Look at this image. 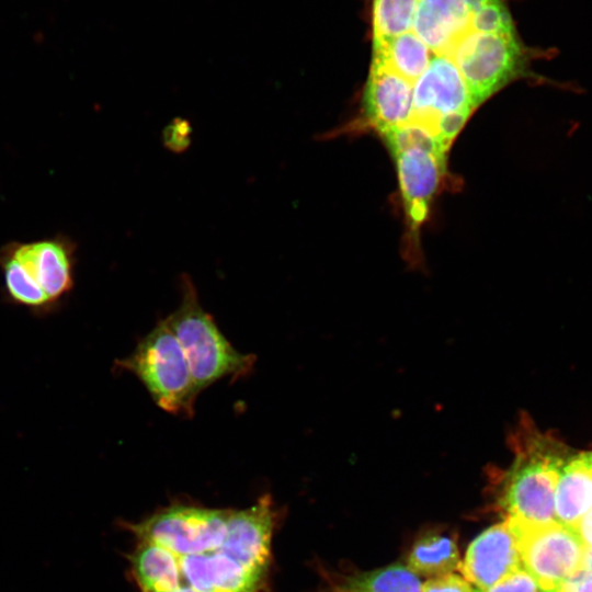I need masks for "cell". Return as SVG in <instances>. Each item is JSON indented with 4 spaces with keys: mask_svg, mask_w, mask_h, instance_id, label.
<instances>
[{
    "mask_svg": "<svg viewBox=\"0 0 592 592\" xmlns=\"http://www.w3.org/2000/svg\"><path fill=\"white\" fill-rule=\"evenodd\" d=\"M412 88V119L434 134L440 121L457 114L470 115L476 109L459 69L448 56L431 55Z\"/></svg>",
    "mask_w": 592,
    "mask_h": 592,
    "instance_id": "obj_8",
    "label": "cell"
},
{
    "mask_svg": "<svg viewBox=\"0 0 592 592\" xmlns=\"http://www.w3.org/2000/svg\"><path fill=\"white\" fill-rule=\"evenodd\" d=\"M592 506V451L569 458L560 473L555 493L558 523L576 527Z\"/></svg>",
    "mask_w": 592,
    "mask_h": 592,
    "instance_id": "obj_13",
    "label": "cell"
},
{
    "mask_svg": "<svg viewBox=\"0 0 592 592\" xmlns=\"http://www.w3.org/2000/svg\"><path fill=\"white\" fill-rule=\"evenodd\" d=\"M179 287L181 301L164 321L185 354L198 392L225 377L236 379L251 373L255 356L240 353L229 343L200 304L191 276L182 274Z\"/></svg>",
    "mask_w": 592,
    "mask_h": 592,
    "instance_id": "obj_3",
    "label": "cell"
},
{
    "mask_svg": "<svg viewBox=\"0 0 592 592\" xmlns=\"http://www.w3.org/2000/svg\"><path fill=\"white\" fill-rule=\"evenodd\" d=\"M171 554L178 573L175 590L187 588L195 592H259L266 577L265 573L239 563L228 555L224 545L202 553Z\"/></svg>",
    "mask_w": 592,
    "mask_h": 592,
    "instance_id": "obj_10",
    "label": "cell"
},
{
    "mask_svg": "<svg viewBox=\"0 0 592 592\" xmlns=\"http://www.w3.org/2000/svg\"><path fill=\"white\" fill-rule=\"evenodd\" d=\"M412 84L376 60H372L363 94V112L380 135L412 119Z\"/></svg>",
    "mask_w": 592,
    "mask_h": 592,
    "instance_id": "obj_12",
    "label": "cell"
},
{
    "mask_svg": "<svg viewBox=\"0 0 592 592\" xmlns=\"http://www.w3.org/2000/svg\"><path fill=\"white\" fill-rule=\"evenodd\" d=\"M421 592H474V590L464 578L446 573L425 581L421 585Z\"/></svg>",
    "mask_w": 592,
    "mask_h": 592,
    "instance_id": "obj_18",
    "label": "cell"
},
{
    "mask_svg": "<svg viewBox=\"0 0 592 592\" xmlns=\"http://www.w3.org/2000/svg\"><path fill=\"white\" fill-rule=\"evenodd\" d=\"M582 569L592 572V547H585L584 549Z\"/></svg>",
    "mask_w": 592,
    "mask_h": 592,
    "instance_id": "obj_21",
    "label": "cell"
},
{
    "mask_svg": "<svg viewBox=\"0 0 592 592\" xmlns=\"http://www.w3.org/2000/svg\"><path fill=\"white\" fill-rule=\"evenodd\" d=\"M77 251V242L62 232L2 244L4 301L42 317L60 309L75 288Z\"/></svg>",
    "mask_w": 592,
    "mask_h": 592,
    "instance_id": "obj_2",
    "label": "cell"
},
{
    "mask_svg": "<svg viewBox=\"0 0 592 592\" xmlns=\"http://www.w3.org/2000/svg\"><path fill=\"white\" fill-rule=\"evenodd\" d=\"M543 592H557V590H551V591H543Z\"/></svg>",
    "mask_w": 592,
    "mask_h": 592,
    "instance_id": "obj_23",
    "label": "cell"
},
{
    "mask_svg": "<svg viewBox=\"0 0 592 592\" xmlns=\"http://www.w3.org/2000/svg\"><path fill=\"white\" fill-rule=\"evenodd\" d=\"M520 567L519 537L504 520L473 540L458 569L476 590L485 591Z\"/></svg>",
    "mask_w": 592,
    "mask_h": 592,
    "instance_id": "obj_11",
    "label": "cell"
},
{
    "mask_svg": "<svg viewBox=\"0 0 592 592\" xmlns=\"http://www.w3.org/2000/svg\"><path fill=\"white\" fill-rule=\"evenodd\" d=\"M171 592H195L191 589H187V588H183V589H178V590H174V591H171Z\"/></svg>",
    "mask_w": 592,
    "mask_h": 592,
    "instance_id": "obj_22",
    "label": "cell"
},
{
    "mask_svg": "<svg viewBox=\"0 0 592 592\" xmlns=\"http://www.w3.org/2000/svg\"><path fill=\"white\" fill-rule=\"evenodd\" d=\"M339 592H421V583L407 567L395 565L358 576Z\"/></svg>",
    "mask_w": 592,
    "mask_h": 592,
    "instance_id": "obj_15",
    "label": "cell"
},
{
    "mask_svg": "<svg viewBox=\"0 0 592 592\" xmlns=\"http://www.w3.org/2000/svg\"><path fill=\"white\" fill-rule=\"evenodd\" d=\"M511 465L501 471L499 503L515 532L557 522L555 493L566 452L523 418L511 434Z\"/></svg>",
    "mask_w": 592,
    "mask_h": 592,
    "instance_id": "obj_1",
    "label": "cell"
},
{
    "mask_svg": "<svg viewBox=\"0 0 592 592\" xmlns=\"http://www.w3.org/2000/svg\"><path fill=\"white\" fill-rule=\"evenodd\" d=\"M114 367L135 375L156 405L168 413L190 418L200 394L185 354L164 319L159 321Z\"/></svg>",
    "mask_w": 592,
    "mask_h": 592,
    "instance_id": "obj_5",
    "label": "cell"
},
{
    "mask_svg": "<svg viewBox=\"0 0 592 592\" xmlns=\"http://www.w3.org/2000/svg\"><path fill=\"white\" fill-rule=\"evenodd\" d=\"M515 533L522 567L542 591L557 590L582 569L585 546L576 528L555 522Z\"/></svg>",
    "mask_w": 592,
    "mask_h": 592,
    "instance_id": "obj_7",
    "label": "cell"
},
{
    "mask_svg": "<svg viewBox=\"0 0 592 592\" xmlns=\"http://www.w3.org/2000/svg\"><path fill=\"white\" fill-rule=\"evenodd\" d=\"M581 540L585 547H592V506L576 525Z\"/></svg>",
    "mask_w": 592,
    "mask_h": 592,
    "instance_id": "obj_20",
    "label": "cell"
},
{
    "mask_svg": "<svg viewBox=\"0 0 592 592\" xmlns=\"http://www.w3.org/2000/svg\"><path fill=\"white\" fill-rule=\"evenodd\" d=\"M230 510L173 504L148 519L130 524L138 540L155 543L175 555L220 547L227 533Z\"/></svg>",
    "mask_w": 592,
    "mask_h": 592,
    "instance_id": "obj_6",
    "label": "cell"
},
{
    "mask_svg": "<svg viewBox=\"0 0 592 592\" xmlns=\"http://www.w3.org/2000/svg\"><path fill=\"white\" fill-rule=\"evenodd\" d=\"M539 589L535 579L523 567H520L491 588L485 591L474 590V592H538Z\"/></svg>",
    "mask_w": 592,
    "mask_h": 592,
    "instance_id": "obj_17",
    "label": "cell"
},
{
    "mask_svg": "<svg viewBox=\"0 0 592 592\" xmlns=\"http://www.w3.org/2000/svg\"><path fill=\"white\" fill-rule=\"evenodd\" d=\"M557 592H592V572L580 569L570 576Z\"/></svg>",
    "mask_w": 592,
    "mask_h": 592,
    "instance_id": "obj_19",
    "label": "cell"
},
{
    "mask_svg": "<svg viewBox=\"0 0 592 592\" xmlns=\"http://www.w3.org/2000/svg\"><path fill=\"white\" fill-rule=\"evenodd\" d=\"M193 127L189 119L174 117L162 130L163 146L174 153L184 152L192 143Z\"/></svg>",
    "mask_w": 592,
    "mask_h": 592,
    "instance_id": "obj_16",
    "label": "cell"
},
{
    "mask_svg": "<svg viewBox=\"0 0 592 592\" xmlns=\"http://www.w3.org/2000/svg\"><path fill=\"white\" fill-rule=\"evenodd\" d=\"M454 62L477 107L506 84L526 76L530 55L515 25L494 29L479 10L476 25L456 49Z\"/></svg>",
    "mask_w": 592,
    "mask_h": 592,
    "instance_id": "obj_4",
    "label": "cell"
},
{
    "mask_svg": "<svg viewBox=\"0 0 592 592\" xmlns=\"http://www.w3.org/2000/svg\"><path fill=\"white\" fill-rule=\"evenodd\" d=\"M408 569L422 576H443L459 566V554L455 540L437 533L419 538L408 556Z\"/></svg>",
    "mask_w": 592,
    "mask_h": 592,
    "instance_id": "obj_14",
    "label": "cell"
},
{
    "mask_svg": "<svg viewBox=\"0 0 592 592\" xmlns=\"http://www.w3.org/2000/svg\"><path fill=\"white\" fill-rule=\"evenodd\" d=\"M402 193L408 232L418 237L446 169V153L420 146L391 153Z\"/></svg>",
    "mask_w": 592,
    "mask_h": 592,
    "instance_id": "obj_9",
    "label": "cell"
}]
</instances>
